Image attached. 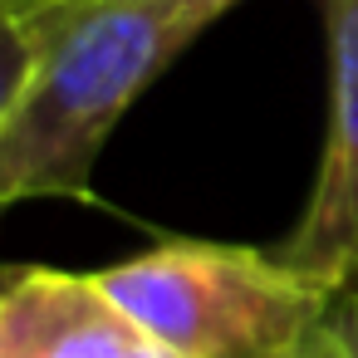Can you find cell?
<instances>
[{"instance_id": "3957f363", "label": "cell", "mask_w": 358, "mask_h": 358, "mask_svg": "<svg viewBox=\"0 0 358 358\" xmlns=\"http://www.w3.org/2000/svg\"><path fill=\"white\" fill-rule=\"evenodd\" d=\"M329 30V133L309 201L280 255L338 294H358V0H319Z\"/></svg>"}, {"instance_id": "277c9868", "label": "cell", "mask_w": 358, "mask_h": 358, "mask_svg": "<svg viewBox=\"0 0 358 358\" xmlns=\"http://www.w3.org/2000/svg\"><path fill=\"white\" fill-rule=\"evenodd\" d=\"M0 358H182L99 275L10 265L0 285Z\"/></svg>"}, {"instance_id": "7a4b0ae2", "label": "cell", "mask_w": 358, "mask_h": 358, "mask_svg": "<svg viewBox=\"0 0 358 358\" xmlns=\"http://www.w3.org/2000/svg\"><path fill=\"white\" fill-rule=\"evenodd\" d=\"M99 280L182 358H304L338 299L280 250L221 241H162Z\"/></svg>"}, {"instance_id": "5b68a950", "label": "cell", "mask_w": 358, "mask_h": 358, "mask_svg": "<svg viewBox=\"0 0 358 358\" xmlns=\"http://www.w3.org/2000/svg\"><path fill=\"white\" fill-rule=\"evenodd\" d=\"M304 358H358V294H338Z\"/></svg>"}, {"instance_id": "6da1fadb", "label": "cell", "mask_w": 358, "mask_h": 358, "mask_svg": "<svg viewBox=\"0 0 358 358\" xmlns=\"http://www.w3.org/2000/svg\"><path fill=\"white\" fill-rule=\"evenodd\" d=\"M241 0H6L0 201H94L123 113Z\"/></svg>"}]
</instances>
